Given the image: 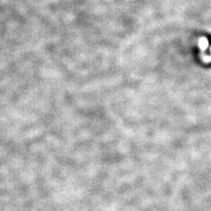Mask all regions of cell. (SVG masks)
<instances>
[{
  "instance_id": "obj_1",
  "label": "cell",
  "mask_w": 211,
  "mask_h": 211,
  "mask_svg": "<svg viewBox=\"0 0 211 211\" xmlns=\"http://www.w3.org/2000/svg\"><path fill=\"white\" fill-rule=\"evenodd\" d=\"M208 40L205 39V38H201V39L199 41V45H200V47H201V48L202 50L206 49V48L208 47Z\"/></svg>"
}]
</instances>
